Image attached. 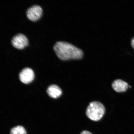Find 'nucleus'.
<instances>
[{
	"instance_id": "nucleus-2",
	"label": "nucleus",
	"mask_w": 134,
	"mask_h": 134,
	"mask_svg": "<svg viewBox=\"0 0 134 134\" xmlns=\"http://www.w3.org/2000/svg\"><path fill=\"white\" fill-rule=\"evenodd\" d=\"M105 108L100 102L93 101L91 102L87 108L86 114L87 117L93 121H99L104 115Z\"/></svg>"
},
{
	"instance_id": "nucleus-9",
	"label": "nucleus",
	"mask_w": 134,
	"mask_h": 134,
	"mask_svg": "<svg viewBox=\"0 0 134 134\" xmlns=\"http://www.w3.org/2000/svg\"><path fill=\"white\" fill-rule=\"evenodd\" d=\"M80 134H92L90 132L87 131H83L81 132Z\"/></svg>"
},
{
	"instance_id": "nucleus-8",
	"label": "nucleus",
	"mask_w": 134,
	"mask_h": 134,
	"mask_svg": "<svg viewBox=\"0 0 134 134\" xmlns=\"http://www.w3.org/2000/svg\"><path fill=\"white\" fill-rule=\"evenodd\" d=\"M25 128L21 126H18L13 128L11 130V134H26Z\"/></svg>"
},
{
	"instance_id": "nucleus-5",
	"label": "nucleus",
	"mask_w": 134,
	"mask_h": 134,
	"mask_svg": "<svg viewBox=\"0 0 134 134\" xmlns=\"http://www.w3.org/2000/svg\"><path fill=\"white\" fill-rule=\"evenodd\" d=\"M34 74L32 70L29 68L23 69L19 74L20 80L25 84L29 83L34 79Z\"/></svg>"
},
{
	"instance_id": "nucleus-6",
	"label": "nucleus",
	"mask_w": 134,
	"mask_h": 134,
	"mask_svg": "<svg viewBox=\"0 0 134 134\" xmlns=\"http://www.w3.org/2000/svg\"><path fill=\"white\" fill-rule=\"evenodd\" d=\"M128 83L120 79L114 80L112 84L113 89L118 93H121L126 91L128 88Z\"/></svg>"
},
{
	"instance_id": "nucleus-1",
	"label": "nucleus",
	"mask_w": 134,
	"mask_h": 134,
	"mask_svg": "<svg viewBox=\"0 0 134 134\" xmlns=\"http://www.w3.org/2000/svg\"><path fill=\"white\" fill-rule=\"evenodd\" d=\"M53 48L57 56L62 60L79 59L83 56V52L81 49L66 42H56Z\"/></svg>"
},
{
	"instance_id": "nucleus-4",
	"label": "nucleus",
	"mask_w": 134,
	"mask_h": 134,
	"mask_svg": "<svg viewBox=\"0 0 134 134\" xmlns=\"http://www.w3.org/2000/svg\"><path fill=\"white\" fill-rule=\"evenodd\" d=\"M42 9L41 7L34 5L28 8L26 11V16L28 19L32 21L37 20L41 16Z\"/></svg>"
},
{
	"instance_id": "nucleus-10",
	"label": "nucleus",
	"mask_w": 134,
	"mask_h": 134,
	"mask_svg": "<svg viewBox=\"0 0 134 134\" xmlns=\"http://www.w3.org/2000/svg\"><path fill=\"white\" fill-rule=\"evenodd\" d=\"M131 46L134 49V37L132 38L131 41Z\"/></svg>"
},
{
	"instance_id": "nucleus-3",
	"label": "nucleus",
	"mask_w": 134,
	"mask_h": 134,
	"mask_svg": "<svg viewBox=\"0 0 134 134\" xmlns=\"http://www.w3.org/2000/svg\"><path fill=\"white\" fill-rule=\"evenodd\" d=\"M13 46L18 49H22L27 45V38L24 35L18 33L13 37L11 40Z\"/></svg>"
},
{
	"instance_id": "nucleus-7",
	"label": "nucleus",
	"mask_w": 134,
	"mask_h": 134,
	"mask_svg": "<svg viewBox=\"0 0 134 134\" xmlns=\"http://www.w3.org/2000/svg\"><path fill=\"white\" fill-rule=\"evenodd\" d=\"M47 92L50 97L53 98H57L62 94L61 89L55 85H52L48 87Z\"/></svg>"
}]
</instances>
